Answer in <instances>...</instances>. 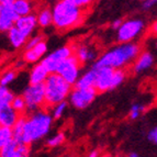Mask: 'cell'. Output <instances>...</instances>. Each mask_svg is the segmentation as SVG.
Listing matches in <instances>:
<instances>
[{
	"mask_svg": "<svg viewBox=\"0 0 157 157\" xmlns=\"http://www.w3.org/2000/svg\"><path fill=\"white\" fill-rule=\"evenodd\" d=\"M141 52V47L137 43H124L117 45L102 54L94 64L92 67H108L111 69H123L126 65L136 59Z\"/></svg>",
	"mask_w": 157,
	"mask_h": 157,
	"instance_id": "cell-1",
	"label": "cell"
},
{
	"mask_svg": "<svg viewBox=\"0 0 157 157\" xmlns=\"http://www.w3.org/2000/svg\"><path fill=\"white\" fill-rule=\"evenodd\" d=\"M53 124L52 115L47 111L37 110L25 118L21 144L30 145L31 143L42 140L48 134Z\"/></svg>",
	"mask_w": 157,
	"mask_h": 157,
	"instance_id": "cell-2",
	"label": "cell"
},
{
	"mask_svg": "<svg viewBox=\"0 0 157 157\" xmlns=\"http://www.w3.org/2000/svg\"><path fill=\"white\" fill-rule=\"evenodd\" d=\"M52 19L54 25L59 30H66L76 25L81 20V9H79L73 0H62L53 6Z\"/></svg>",
	"mask_w": 157,
	"mask_h": 157,
	"instance_id": "cell-3",
	"label": "cell"
},
{
	"mask_svg": "<svg viewBox=\"0 0 157 157\" xmlns=\"http://www.w3.org/2000/svg\"><path fill=\"white\" fill-rule=\"evenodd\" d=\"M43 86L45 105L50 107H54L60 102L66 101L73 89V86L67 84L57 74H50Z\"/></svg>",
	"mask_w": 157,
	"mask_h": 157,
	"instance_id": "cell-4",
	"label": "cell"
},
{
	"mask_svg": "<svg viewBox=\"0 0 157 157\" xmlns=\"http://www.w3.org/2000/svg\"><path fill=\"white\" fill-rule=\"evenodd\" d=\"M145 28V22L142 19L135 18L123 21L117 30V40L121 44L131 43L136 37L141 35Z\"/></svg>",
	"mask_w": 157,
	"mask_h": 157,
	"instance_id": "cell-5",
	"label": "cell"
},
{
	"mask_svg": "<svg viewBox=\"0 0 157 157\" xmlns=\"http://www.w3.org/2000/svg\"><path fill=\"white\" fill-rule=\"evenodd\" d=\"M25 103V110L35 112L41 110L45 105L44 86L43 85H30L24 89L21 96Z\"/></svg>",
	"mask_w": 157,
	"mask_h": 157,
	"instance_id": "cell-6",
	"label": "cell"
},
{
	"mask_svg": "<svg viewBox=\"0 0 157 157\" xmlns=\"http://www.w3.org/2000/svg\"><path fill=\"white\" fill-rule=\"evenodd\" d=\"M71 55H73V47L65 45V46L57 48L48 55L44 56L40 63L44 66L48 74H56L60 64Z\"/></svg>",
	"mask_w": 157,
	"mask_h": 157,
	"instance_id": "cell-7",
	"label": "cell"
},
{
	"mask_svg": "<svg viewBox=\"0 0 157 157\" xmlns=\"http://www.w3.org/2000/svg\"><path fill=\"white\" fill-rule=\"evenodd\" d=\"M56 74L62 77L67 84L74 86L80 76V63L74 55L69 56L60 64Z\"/></svg>",
	"mask_w": 157,
	"mask_h": 157,
	"instance_id": "cell-8",
	"label": "cell"
},
{
	"mask_svg": "<svg viewBox=\"0 0 157 157\" xmlns=\"http://www.w3.org/2000/svg\"><path fill=\"white\" fill-rule=\"evenodd\" d=\"M98 92L94 90V88L89 89H71V94L68 96L69 98V103L76 109H85L89 107L92 103Z\"/></svg>",
	"mask_w": 157,
	"mask_h": 157,
	"instance_id": "cell-9",
	"label": "cell"
},
{
	"mask_svg": "<svg viewBox=\"0 0 157 157\" xmlns=\"http://www.w3.org/2000/svg\"><path fill=\"white\" fill-rule=\"evenodd\" d=\"M94 68V67H92ZM94 69V88L96 91L105 92L111 90V82L114 69L108 67H99Z\"/></svg>",
	"mask_w": 157,
	"mask_h": 157,
	"instance_id": "cell-10",
	"label": "cell"
},
{
	"mask_svg": "<svg viewBox=\"0 0 157 157\" xmlns=\"http://www.w3.org/2000/svg\"><path fill=\"white\" fill-rule=\"evenodd\" d=\"M37 21H36V14L35 13H31L29 16L25 17H20L14 23V28L21 31L25 36L30 37L33 31L36 29Z\"/></svg>",
	"mask_w": 157,
	"mask_h": 157,
	"instance_id": "cell-11",
	"label": "cell"
},
{
	"mask_svg": "<svg viewBox=\"0 0 157 157\" xmlns=\"http://www.w3.org/2000/svg\"><path fill=\"white\" fill-rule=\"evenodd\" d=\"M73 55L76 57L79 63L85 64L89 63L91 60L97 58V51L90 45H78L75 47V51H73Z\"/></svg>",
	"mask_w": 157,
	"mask_h": 157,
	"instance_id": "cell-12",
	"label": "cell"
},
{
	"mask_svg": "<svg viewBox=\"0 0 157 157\" xmlns=\"http://www.w3.org/2000/svg\"><path fill=\"white\" fill-rule=\"evenodd\" d=\"M47 52V44L45 41L40 42L36 46L32 47L31 50H28L23 54V60L25 63H37L39 60H42Z\"/></svg>",
	"mask_w": 157,
	"mask_h": 157,
	"instance_id": "cell-13",
	"label": "cell"
},
{
	"mask_svg": "<svg viewBox=\"0 0 157 157\" xmlns=\"http://www.w3.org/2000/svg\"><path fill=\"white\" fill-rule=\"evenodd\" d=\"M18 19L19 17L12 10V8H2V11L0 13V32L7 33L10 31Z\"/></svg>",
	"mask_w": 157,
	"mask_h": 157,
	"instance_id": "cell-14",
	"label": "cell"
},
{
	"mask_svg": "<svg viewBox=\"0 0 157 157\" xmlns=\"http://www.w3.org/2000/svg\"><path fill=\"white\" fill-rule=\"evenodd\" d=\"M19 118L20 114L17 113L10 105L0 109V128H12Z\"/></svg>",
	"mask_w": 157,
	"mask_h": 157,
	"instance_id": "cell-15",
	"label": "cell"
},
{
	"mask_svg": "<svg viewBox=\"0 0 157 157\" xmlns=\"http://www.w3.org/2000/svg\"><path fill=\"white\" fill-rule=\"evenodd\" d=\"M48 71L44 68V66L41 63H37L33 66V68L30 71L29 82L30 85H43L48 77Z\"/></svg>",
	"mask_w": 157,
	"mask_h": 157,
	"instance_id": "cell-16",
	"label": "cell"
},
{
	"mask_svg": "<svg viewBox=\"0 0 157 157\" xmlns=\"http://www.w3.org/2000/svg\"><path fill=\"white\" fill-rule=\"evenodd\" d=\"M153 64H154V56H153L152 53L149 52L141 53L136 57L133 69L135 73H143V71H146L147 69H149V68L152 67Z\"/></svg>",
	"mask_w": 157,
	"mask_h": 157,
	"instance_id": "cell-17",
	"label": "cell"
},
{
	"mask_svg": "<svg viewBox=\"0 0 157 157\" xmlns=\"http://www.w3.org/2000/svg\"><path fill=\"white\" fill-rule=\"evenodd\" d=\"M7 35H8L9 43H10L13 48H20V47H22L23 45H25L26 41L29 39V37L25 36L21 31H19L14 26L10 31L7 32Z\"/></svg>",
	"mask_w": 157,
	"mask_h": 157,
	"instance_id": "cell-18",
	"label": "cell"
},
{
	"mask_svg": "<svg viewBox=\"0 0 157 157\" xmlns=\"http://www.w3.org/2000/svg\"><path fill=\"white\" fill-rule=\"evenodd\" d=\"M94 69L91 68L88 71L79 76L77 81L75 82V88L76 89H89V88H94Z\"/></svg>",
	"mask_w": 157,
	"mask_h": 157,
	"instance_id": "cell-19",
	"label": "cell"
},
{
	"mask_svg": "<svg viewBox=\"0 0 157 157\" xmlns=\"http://www.w3.org/2000/svg\"><path fill=\"white\" fill-rule=\"evenodd\" d=\"M12 10L16 12L17 16L20 17H25L29 16L32 13V3L26 0H13L12 5Z\"/></svg>",
	"mask_w": 157,
	"mask_h": 157,
	"instance_id": "cell-20",
	"label": "cell"
},
{
	"mask_svg": "<svg viewBox=\"0 0 157 157\" xmlns=\"http://www.w3.org/2000/svg\"><path fill=\"white\" fill-rule=\"evenodd\" d=\"M36 21L37 25H40L41 28H47L53 23L52 19V11L48 8H43L39 11V13L36 14Z\"/></svg>",
	"mask_w": 157,
	"mask_h": 157,
	"instance_id": "cell-21",
	"label": "cell"
},
{
	"mask_svg": "<svg viewBox=\"0 0 157 157\" xmlns=\"http://www.w3.org/2000/svg\"><path fill=\"white\" fill-rule=\"evenodd\" d=\"M14 94H12L8 87H2L0 86V109L10 105L11 101H12Z\"/></svg>",
	"mask_w": 157,
	"mask_h": 157,
	"instance_id": "cell-22",
	"label": "cell"
},
{
	"mask_svg": "<svg viewBox=\"0 0 157 157\" xmlns=\"http://www.w3.org/2000/svg\"><path fill=\"white\" fill-rule=\"evenodd\" d=\"M126 78V73L124 69H114L112 76V82H111V90L118 88L120 85L123 84Z\"/></svg>",
	"mask_w": 157,
	"mask_h": 157,
	"instance_id": "cell-23",
	"label": "cell"
},
{
	"mask_svg": "<svg viewBox=\"0 0 157 157\" xmlns=\"http://www.w3.org/2000/svg\"><path fill=\"white\" fill-rule=\"evenodd\" d=\"M12 141V130L7 128H0V149Z\"/></svg>",
	"mask_w": 157,
	"mask_h": 157,
	"instance_id": "cell-24",
	"label": "cell"
},
{
	"mask_svg": "<svg viewBox=\"0 0 157 157\" xmlns=\"http://www.w3.org/2000/svg\"><path fill=\"white\" fill-rule=\"evenodd\" d=\"M10 107L19 114L25 111V103H24V100L21 96H14L10 103Z\"/></svg>",
	"mask_w": 157,
	"mask_h": 157,
	"instance_id": "cell-25",
	"label": "cell"
},
{
	"mask_svg": "<svg viewBox=\"0 0 157 157\" xmlns=\"http://www.w3.org/2000/svg\"><path fill=\"white\" fill-rule=\"evenodd\" d=\"M65 142V134L64 133H57L55 135L51 136L50 139L46 141V145L48 147H57L62 145Z\"/></svg>",
	"mask_w": 157,
	"mask_h": 157,
	"instance_id": "cell-26",
	"label": "cell"
},
{
	"mask_svg": "<svg viewBox=\"0 0 157 157\" xmlns=\"http://www.w3.org/2000/svg\"><path fill=\"white\" fill-rule=\"evenodd\" d=\"M17 77V73L16 71H8L3 73L0 77V86L2 87H7L8 85H10Z\"/></svg>",
	"mask_w": 157,
	"mask_h": 157,
	"instance_id": "cell-27",
	"label": "cell"
},
{
	"mask_svg": "<svg viewBox=\"0 0 157 157\" xmlns=\"http://www.w3.org/2000/svg\"><path fill=\"white\" fill-rule=\"evenodd\" d=\"M17 143L14 141H11L9 144L3 146L0 149V157H11L17 151Z\"/></svg>",
	"mask_w": 157,
	"mask_h": 157,
	"instance_id": "cell-28",
	"label": "cell"
},
{
	"mask_svg": "<svg viewBox=\"0 0 157 157\" xmlns=\"http://www.w3.org/2000/svg\"><path fill=\"white\" fill-rule=\"evenodd\" d=\"M66 109H67V102L63 101L58 103V105H54L53 107V111H52V118L53 119H60L65 113Z\"/></svg>",
	"mask_w": 157,
	"mask_h": 157,
	"instance_id": "cell-29",
	"label": "cell"
},
{
	"mask_svg": "<svg viewBox=\"0 0 157 157\" xmlns=\"http://www.w3.org/2000/svg\"><path fill=\"white\" fill-rule=\"evenodd\" d=\"M30 156V147L25 144H18L17 145L16 153L11 157H29Z\"/></svg>",
	"mask_w": 157,
	"mask_h": 157,
	"instance_id": "cell-30",
	"label": "cell"
},
{
	"mask_svg": "<svg viewBox=\"0 0 157 157\" xmlns=\"http://www.w3.org/2000/svg\"><path fill=\"white\" fill-rule=\"evenodd\" d=\"M42 41H44V40H43L42 34H36V35L30 36L29 39H28V41H26V43H25V51L31 50L32 47L36 46V45L39 44L40 42H42Z\"/></svg>",
	"mask_w": 157,
	"mask_h": 157,
	"instance_id": "cell-31",
	"label": "cell"
},
{
	"mask_svg": "<svg viewBox=\"0 0 157 157\" xmlns=\"http://www.w3.org/2000/svg\"><path fill=\"white\" fill-rule=\"evenodd\" d=\"M143 110H144V107H143V105H139V103H134L131 107V110H130V118H131V120L139 119Z\"/></svg>",
	"mask_w": 157,
	"mask_h": 157,
	"instance_id": "cell-32",
	"label": "cell"
},
{
	"mask_svg": "<svg viewBox=\"0 0 157 157\" xmlns=\"http://www.w3.org/2000/svg\"><path fill=\"white\" fill-rule=\"evenodd\" d=\"M147 139H148L149 142L156 144L157 143V128H153L152 130H149L148 134H147Z\"/></svg>",
	"mask_w": 157,
	"mask_h": 157,
	"instance_id": "cell-33",
	"label": "cell"
},
{
	"mask_svg": "<svg viewBox=\"0 0 157 157\" xmlns=\"http://www.w3.org/2000/svg\"><path fill=\"white\" fill-rule=\"evenodd\" d=\"M73 1L79 9L85 8V7H87V6H89L90 3H91L89 0H73Z\"/></svg>",
	"mask_w": 157,
	"mask_h": 157,
	"instance_id": "cell-34",
	"label": "cell"
},
{
	"mask_svg": "<svg viewBox=\"0 0 157 157\" xmlns=\"http://www.w3.org/2000/svg\"><path fill=\"white\" fill-rule=\"evenodd\" d=\"M155 5H156V1H155V0H146V1H143L142 7H143L144 10H149V9H152V7Z\"/></svg>",
	"mask_w": 157,
	"mask_h": 157,
	"instance_id": "cell-35",
	"label": "cell"
},
{
	"mask_svg": "<svg viewBox=\"0 0 157 157\" xmlns=\"http://www.w3.org/2000/svg\"><path fill=\"white\" fill-rule=\"evenodd\" d=\"M0 5L2 8H11L13 5V0H0Z\"/></svg>",
	"mask_w": 157,
	"mask_h": 157,
	"instance_id": "cell-36",
	"label": "cell"
},
{
	"mask_svg": "<svg viewBox=\"0 0 157 157\" xmlns=\"http://www.w3.org/2000/svg\"><path fill=\"white\" fill-rule=\"evenodd\" d=\"M122 20L121 19H118V20H115V21H113V23H112V29L113 30H118L119 28H120V25L122 24Z\"/></svg>",
	"mask_w": 157,
	"mask_h": 157,
	"instance_id": "cell-37",
	"label": "cell"
},
{
	"mask_svg": "<svg viewBox=\"0 0 157 157\" xmlns=\"http://www.w3.org/2000/svg\"><path fill=\"white\" fill-rule=\"evenodd\" d=\"M88 157H99V152H98V151H92V152H90V154L88 155Z\"/></svg>",
	"mask_w": 157,
	"mask_h": 157,
	"instance_id": "cell-38",
	"label": "cell"
},
{
	"mask_svg": "<svg viewBox=\"0 0 157 157\" xmlns=\"http://www.w3.org/2000/svg\"><path fill=\"white\" fill-rule=\"evenodd\" d=\"M128 157H139V155L135 154V153H132V154L128 155Z\"/></svg>",
	"mask_w": 157,
	"mask_h": 157,
	"instance_id": "cell-39",
	"label": "cell"
},
{
	"mask_svg": "<svg viewBox=\"0 0 157 157\" xmlns=\"http://www.w3.org/2000/svg\"><path fill=\"white\" fill-rule=\"evenodd\" d=\"M1 11H2V6L0 5V13H1Z\"/></svg>",
	"mask_w": 157,
	"mask_h": 157,
	"instance_id": "cell-40",
	"label": "cell"
},
{
	"mask_svg": "<svg viewBox=\"0 0 157 157\" xmlns=\"http://www.w3.org/2000/svg\"><path fill=\"white\" fill-rule=\"evenodd\" d=\"M102 157H111V156H110V155H103Z\"/></svg>",
	"mask_w": 157,
	"mask_h": 157,
	"instance_id": "cell-41",
	"label": "cell"
}]
</instances>
